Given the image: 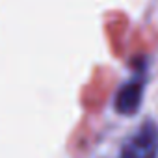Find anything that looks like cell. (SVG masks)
<instances>
[{
	"mask_svg": "<svg viewBox=\"0 0 158 158\" xmlns=\"http://www.w3.org/2000/svg\"><path fill=\"white\" fill-rule=\"evenodd\" d=\"M119 158H158V125L147 119L123 143Z\"/></svg>",
	"mask_w": 158,
	"mask_h": 158,
	"instance_id": "cell-1",
	"label": "cell"
},
{
	"mask_svg": "<svg viewBox=\"0 0 158 158\" xmlns=\"http://www.w3.org/2000/svg\"><path fill=\"white\" fill-rule=\"evenodd\" d=\"M143 89H145V78H141L139 74L121 84L114 99L115 112L121 115H134L141 106Z\"/></svg>",
	"mask_w": 158,
	"mask_h": 158,
	"instance_id": "cell-2",
	"label": "cell"
}]
</instances>
